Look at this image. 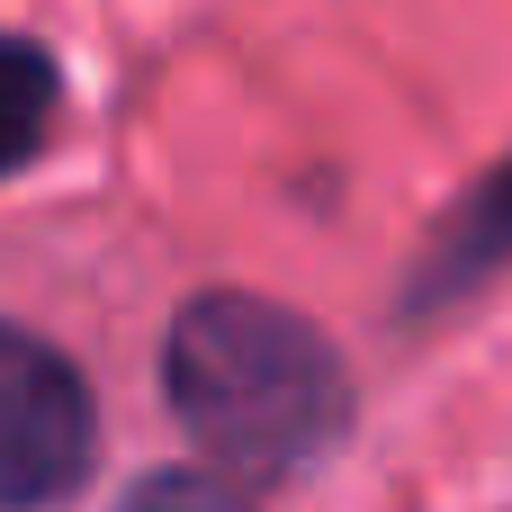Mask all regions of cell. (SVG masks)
Masks as SVG:
<instances>
[{
  "label": "cell",
  "mask_w": 512,
  "mask_h": 512,
  "mask_svg": "<svg viewBox=\"0 0 512 512\" xmlns=\"http://www.w3.org/2000/svg\"><path fill=\"white\" fill-rule=\"evenodd\" d=\"M162 387H171L180 432L225 477H261V486L333 459L351 432L342 351L306 315H288L252 288H207L171 315Z\"/></svg>",
  "instance_id": "cell-1"
},
{
  "label": "cell",
  "mask_w": 512,
  "mask_h": 512,
  "mask_svg": "<svg viewBox=\"0 0 512 512\" xmlns=\"http://www.w3.org/2000/svg\"><path fill=\"white\" fill-rule=\"evenodd\" d=\"M90 432L81 369L27 324H0V512H54L90 477Z\"/></svg>",
  "instance_id": "cell-2"
},
{
  "label": "cell",
  "mask_w": 512,
  "mask_h": 512,
  "mask_svg": "<svg viewBox=\"0 0 512 512\" xmlns=\"http://www.w3.org/2000/svg\"><path fill=\"white\" fill-rule=\"evenodd\" d=\"M504 261H512V162L477 189V198H468V207H459V216H450V225H441V243L423 252V270H414V297H405V306H414V315L459 306V297H468V288H486Z\"/></svg>",
  "instance_id": "cell-3"
},
{
  "label": "cell",
  "mask_w": 512,
  "mask_h": 512,
  "mask_svg": "<svg viewBox=\"0 0 512 512\" xmlns=\"http://www.w3.org/2000/svg\"><path fill=\"white\" fill-rule=\"evenodd\" d=\"M54 117H63V72H54V54H45L36 36H0V180L45 153Z\"/></svg>",
  "instance_id": "cell-4"
},
{
  "label": "cell",
  "mask_w": 512,
  "mask_h": 512,
  "mask_svg": "<svg viewBox=\"0 0 512 512\" xmlns=\"http://www.w3.org/2000/svg\"><path fill=\"white\" fill-rule=\"evenodd\" d=\"M108 512H252L225 477H198V468H162V477H135Z\"/></svg>",
  "instance_id": "cell-5"
}]
</instances>
